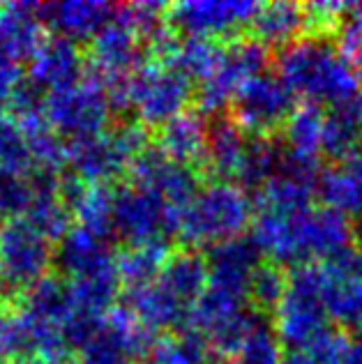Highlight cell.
Returning <instances> with one entry per match:
<instances>
[{
  "label": "cell",
  "instance_id": "1",
  "mask_svg": "<svg viewBox=\"0 0 362 364\" xmlns=\"http://www.w3.org/2000/svg\"><path fill=\"white\" fill-rule=\"evenodd\" d=\"M284 83L291 92L307 95L312 104L344 107L362 95L360 74L326 40L300 42L282 58Z\"/></svg>",
  "mask_w": 362,
  "mask_h": 364
},
{
  "label": "cell",
  "instance_id": "2",
  "mask_svg": "<svg viewBox=\"0 0 362 364\" xmlns=\"http://www.w3.org/2000/svg\"><path fill=\"white\" fill-rule=\"evenodd\" d=\"M293 116V92L287 83L256 79L243 97V118L261 129H272Z\"/></svg>",
  "mask_w": 362,
  "mask_h": 364
},
{
  "label": "cell",
  "instance_id": "3",
  "mask_svg": "<svg viewBox=\"0 0 362 364\" xmlns=\"http://www.w3.org/2000/svg\"><path fill=\"white\" fill-rule=\"evenodd\" d=\"M316 194L323 198V205L346 217L362 213V182L346 166L321 171Z\"/></svg>",
  "mask_w": 362,
  "mask_h": 364
},
{
  "label": "cell",
  "instance_id": "4",
  "mask_svg": "<svg viewBox=\"0 0 362 364\" xmlns=\"http://www.w3.org/2000/svg\"><path fill=\"white\" fill-rule=\"evenodd\" d=\"M323 127H326V111L319 104H304L302 109L293 111L289 118V141L293 155L300 159L316 161L323 155Z\"/></svg>",
  "mask_w": 362,
  "mask_h": 364
},
{
  "label": "cell",
  "instance_id": "5",
  "mask_svg": "<svg viewBox=\"0 0 362 364\" xmlns=\"http://www.w3.org/2000/svg\"><path fill=\"white\" fill-rule=\"evenodd\" d=\"M351 332L328 328L300 348H293L284 364H341L351 346Z\"/></svg>",
  "mask_w": 362,
  "mask_h": 364
},
{
  "label": "cell",
  "instance_id": "6",
  "mask_svg": "<svg viewBox=\"0 0 362 364\" xmlns=\"http://www.w3.org/2000/svg\"><path fill=\"white\" fill-rule=\"evenodd\" d=\"M304 26V12L298 5H270L259 16V31L265 40H291Z\"/></svg>",
  "mask_w": 362,
  "mask_h": 364
},
{
  "label": "cell",
  "instance_id": "7",
  "mask_svg": "<svg viewBox=\"0 0 362 364\" xmlns=\"http://www.w3.org/2000/svg\"><path fill=\"white\" fill-rule=\"evenodd\" d=\"M245 364H280L277 343L270 337V332L256 330L252 334L250 341H247Z\"/></svg>",
  "mask_w": 362,
  "mask_h": 364
},
{
  "label": "cell",
  "instance_id": "8",
  "mask_svg": "<svg viewBox=\"0 0 362 364\" xmlns=\"http://www.w3.org/2000/svg\"><path fill=\"white\" fill-rule=\"evenodd\" d=\"M344 166L362 182V141L353 148V152H351V155L344 159Z\"/></svg>",
  "mask_w": 362,
  "mask_h": 364
},
{
  "label": "cell",
  "instance_id": "9",
  "mask_svg": "<svg viewBox=\"0 0 362 364\" xmlns=\"http://www.w3.org/2000/svg\"><path fill=\"white\" fill-rule=\"evenodd\" d=\"M341 364H362V339H351V346Z\"/></svg>",
  "mask_w": 362,
  "mask_h": 364
}]
</instances>
